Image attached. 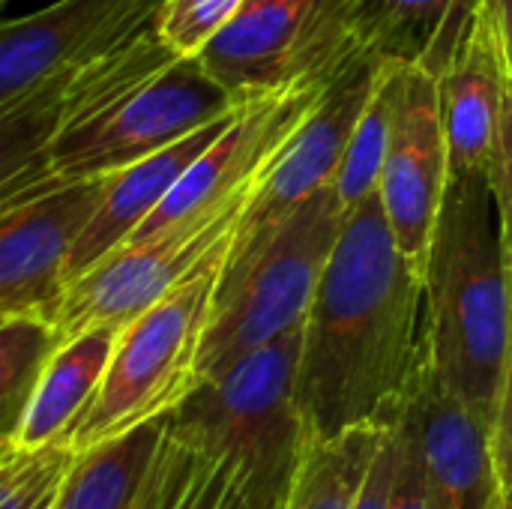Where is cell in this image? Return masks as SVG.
I'll use <instances>...</instances> for the list:
<instances>
[{"label": "cell", "instance_id": "d4e9b609", "mask_svg": "<svg viewBox=\"0 0 512 509\" xmlns=\"http://www.w3.org/2000/svg\"><path fill=\"white\" fill-rule=\"evenodd\" d=\"M243 3L246 0H165L156 27L180 57H198Z\"/></svg>", "mask_w": 512, "mask_h": 509}, {"label": "cell", "instance_id": "ac0fdd59", "mask_svg": "<svg viewBox=\"0 0 512 509\" xmlns=\"http://www.w3.org/2000/svg\"><path fill=\"white\" fill-rule=\"evenodd\" d=\"M345 6L369 54L441 72L480 0H345Z\"/></svg>", "mask_w": 512, "mask_h": 509}, {"label": "cell", "instance_id": "5b68a950", "mask_svg": "<svg viewBox=\"0 0 512 509\" xmlns=\"http://www.w3.org/2000/svg\"><path fill=\"white\" fill-rule=\"evenodd\" d=\"M342 222L345 210L330 183L291 216L240 282L216 291L201 342V381L219 378L246 354L306 324Z\"/></svg>", "mask_w": 512, "mask_h": 509}, {"label": "cell", "instance_id": "83f0119b", "mask_svg": "<svg viewBox=\"0 0 512 509\" xmlns=\"http://www.w3.org/2000/svg\"><path fill=\"white\" fill-rule=\"evenodd\" d=\"M393 474H396V429L393 423L387 426L381 447L372 459L369 477L357 495L354 509H387L390 504V489H393Z\"/></svg>", "mask_w": 512, "mask_h": 509}, {"label": "cell", "instance_id": "9a60e30c", "mask_svg": "<svg viewBox=\"0 0 512 509\" xmlns=\"http://www.w3.org/2000/svg\"><path fill=\"white\" fill-rule=\"evenodd\" d=\"M510 69L489 0H480L453 57L438 72L441 117L453 174L486 171Z\"/></svg>", "mask_w": 512, "mask_h": 509}, {"label": "cell", "instance_id": "f1b7e54d", "mask_svg": "<svg viewBox=\"0 0 512 509\" xmlns=\"http://www.w3.org/2000/svg\"><path fill=\"white\" fill-rule=\"evenodd\" d=\"M510 255V279H512V252ZM495 462H498V477H507L512 471V333L510 354H507V375H504V396H501V414L495 426Z\"/></svg>", "mask_w": 512, "mask_h": 509}, {"label": "cell", "instance_id": "484cf974", "mask_svg": "<svg viewBox=\"0 0 512 509\" xmlns=\"http://www.w3.org/2000/svg\"><path fill=\"white\" fill-rule=\"evenodd\" d=\"M390 423L396 429V474H393L387 509H432L429 507V486H426L423 441H420V429H417V420H414V411H411L405 393H402Z\"/></svg>", "mask_w": 512, "mask_h": 509}, {"label": "cell", "instance_id": "7402d4cb", "mask_svg": "<svg viewBox=\"0 0 512 509\" xmlns=\"http://www.w3.org/2000/svg\"><path fill=\"white\" fill-rule=\"evenodd\" d=\"M399 60H384L375 90L351 132L348 150L336 171V195L345 213L357 210L363 201L378 195L384 159L393 129V75Z\"/></svg>", "mask_w": 512, "mask_h": 509}, {"label": "cell", "instance_id": "603a6c76", "mask_svg": "<svg viewBox=\"0 0 512 509\" xmlns=\"http://www.w3.org/2000/svg\"><path fill=\"white\" fill-rule=\"evenodd\" d=\"M81 453L69 444L0 441V509H57Z\"/></svg>", "mask_w": 512, "mask_h": 509}, {"label": "cell", "instance_id": "8fae6325", "mask_svg": "<svg viewBox=\"0 0 512 509\" xmlns=\"http://www.w3.org/2000/svg\"><path fill=\"white\" fill-rule=\"evenodd\" d=\"M111 177L99 174L0 198V315L57 318L72 249L96 216Z\"/></svg>", "mask_w": 512, "mask_h": 509}, {"label": "cell", "instance_id": "4316f807", "mask_svg": "<svg viewBox=\"0 0 512 509\" xmlns=\"http://www.w3.org/2000/svg\"><path fill=\"white\" fill-rule=\"evenodd\" d=\"M486 177H489V189H492V198H495L504 249L512 252V75L507 81L504 108H501L492 156H489V165H486Z\"/></svg>", "mask_w": 512, "mask_h": 509}, {"label": "cell", "instance_id": "f546056e", "mask_svg": "<svg viewBox=\"0 0 512 509\" xmlns=\"http://www.w3.org/2000/svg\"><path fill=\"white\" fill-rule=\"evenodd\" d=\"M495 21H498V33H501V45H504V57H507V69L512 75V0H489Z\"/></svg>", "mask_w": 512, "mask_h": 509}, {"label": "cell", "instance_id": "277c9868", "mask_svg": "<svg viewBox=\"0 0 512 509\" xmlns=\"http://www.w3.org/2000/svg\"><path fill=\"white\" fill-rule=\"evenodd\" d=\"M225 261L228 252L216 255L144 315L120 327L105 378L81 414L69 447L90 453L165 420L201 384V342Z\"/></svg>", "mask_w": 512, "mask_h": 509}, {"label": "cell", "instance_id": "d6a6232c", "mask_svg": "<svg viewBox=\"0 0 512 509\" xmlns=\"http://www.w3.org/2000/svg\"><path fill=\"white\" fill-rule=\"evenodd\" d=\"M495 509H512V501L504 495V492H501V501H498V507Z\"/></svg>", "mask_w": 512, "mask_h": 509}, {"label": "cell", "instance_id": "5bb4252c", "mask_svg": "<svg viewBox=\"0 0 512 509\" xmlns=\"http://www.w3.org/2000/svg\"><path fill=\"white\" fill-rule=\"evenodd\" d=\"M414 411L432 509H495L501 501V477L495 462L492 429L468 411L438 378L426 342L420 336L417 366L405 387Z\"/></svg>", "mask_w": 512, "mask_h": 509}, {"label": "cell", "instance_id": "7c38bea8", "mask_svg": "<svg viewBox=\"0 0 512 509\" xmlns=\"http://www.w3.org/2000/svg\"><path fill=\"white\" fill-rule=\"evenodd\" d=\"M450 177L438 72L423 63H399L393 75V129L378 198L399 249L420 273H426Z\"/></svg>", "mask_w": 512, "mask_h": 509}, {"label": "cell", "instance_id": "2e32d148", "mask_svg": "<svg viewBox=\"0 0 512 509\" xmlns=\"http://www.w3.org/2000/svg\"><path fill=\"white\" fill-rule=\"evenodd\" d=\"M243 105V102H240ZM237 105V108H240ZM237 108L204 129L192 132L189 138L117 171L108 183V192L90 219L87 231L72 249L69 270H66V288L81 279L87 270H93L102 258H108L114 249H120L150 216L153 210L165 201V195L177 186V180L186 174V168L216 141V135L234 120Z\"/></svg>", "mask_w": 512, "mask_h": 509}, {"label": "cell", "instance_id": "8992f818", "mask_svg": "<svg viewBox=\"0 0 512 509\" xmlns=\"http://www.w3.org/2000/svg\"><path fill=\"white\" fill-rule=\"evenodd\" d=\"M237 105L240 102L225 93L195 57H180L147 84L120 96L99 117L57 138L33 174L0 189V198L69 180L117 174L231 114Z\"/></svg>", "mask_w": 512, "mask_h": 509}, {"label": "cell", "instance_id": "30bf717a", "mask_svg": "<svg viewBox=\"0 0 512 509\" xmlns=\"http://www.w3.org/2000/svg\"><path fill=\"white\" fill-rule=\"evenodd\" d=\"M177 60L180 54L162 39L153 21L120 48L60 69L9 108H0V189L33 174L57 138L99 117L120 96L147 84Z\"/></svg>", "mask_w": 512, "mask_h": 509}, {"label": "cell", "instance_id": "ffe728a7", "mask_svg": "<svg viewBox=\"0 0 512 509\" xmlns=\"http://www.w3.org/2000/svg\"><path fill=\"white\" fill-rule=\"evenodd\" d=\"M387 426L348 429L312 441L279 509H354Z\"/></svg>", "mask_w": 512, "mask_h": 509}, {"label": "cell", "instance_id": "9c48e42d", "mask_svg": "<svg viewBox=\"0 0 512 509\" xmlns=\"http://www.w3.org/2000/svg\"><path fill=\"white\" fill-rule=\"evenodd\" d=\"M381 66L384 60L375 54H363L360 60H354L324 93L312 117L291 135V141L273 159L237 225L219 291L231 288L255 267L273 237L318 189L336 183V171L348 150L351 132L375 90Z\"/></svg>", "mask_w": 512, "mask_h": 509}, {"label": "cell", "instance_id": "3957f363", "mask_svg": "<svg viewBox=\"0 0 512 509\" xmlns=\"http://www.w3.org/2000/svg\"><path fill=\"white\" fill-rule=\"evenodd\" d=\"M303 327L246 354L219 378L201 381L168 417V438L213 459L234 462L246 489L267 507H282L312 444L300 399Z\"/></svg>", "mask_w": 512, "mask_h": 509}, {"label": "cell", "instance_id": "6da1fadb", "mask_svg": "<svg viewBox=\"0 0 512 509\" xmlns=\"http://www.w3.org/2000/svg\"><path fill=\"white\" fill-rule=\"evenodd\" d=\"M426 282L378 195L345 213L303 324L297 399L312 441L387 426L420 354Z\"/></svg>", "mask_w": 512, "mask_h": 509}, {"label": "cell", "instance_id": "52a82bcc", "mask_svg": "<svg viewBox=\"0 0 512 509\" xmlns=\"http://www.w3.org/2000/svg\"><path fill=\"white\" fill-rule=\"evenodd\" d=\"M369 54L345 0H246L195 57L237 102L312 75H339Z\"/></svg>", "mask_w": 512, "mask_h": 509}, {"label": "cell", "instance_id": "e0dca14e", "mask_svg": "<svg viewBox=\"0 0 512 509\" xmlns=\"http://www.w3.org/2000/svg\"><path fill=\"white\" fill-rule=\"evenodd\" d=\"M120 327H93L63 342L51 357L15 432L3 441L21 447L69 444L81 414L93 402L111 363Z\"/></svg>", "mask_w": 512, "mask_h": 509}, {"label": "cell", "instance_id": "d6986e66", "mask_svg": "<svg viewBox=\"0 0 512 509\" xmlns=\"http://www.w3.org/2000/svg\"><path fill=\"white\" fill-rule=\"evenodd\" d=\"M165 441V420L81 453L57 509H144Z\"/></svg>", "mask_w": 512, "mask_h": 509}, {"label": "cell", "instance_id": "cb8c5ba5", "mask_svg": "<svg viewBox=\"0 0 512 509\" xmlns=\"http://www.w3.org/2000/svg\"><path fill=\"white\" fill-rule=\"evenodd\" d=\"M237 474L240 468L234 462L204 459L171 441L165 432L144 509H219Z\"/></svg>", "mask_w": 512, "mask_h": 509}, {"label": "cell", "instance_id": "7a4b0ae2", "mask_svg": "<svg viewBox=\"0 0 512 509\" xmlns=\"http://www.w3.org/2000/svg\"><path fill=\"white\" fill-rule=\"evenodd\" d=\"M486 171L453 174L426 261L423 342L444 387L492 435L512 333L510 255Z\"/></svg>", "mask_w": 512, "mask_h": 509}, {"label": "cell", "instance_id": "4dcf8cb0", "mask_svg": "<svg viewBox=\"0 0 512 509\" xmlns=\"http://www.w3.org/2000/svg\"><path fill=\"white\" fill-rule=\"evenodd\" d=\"M219 509H279V507H267V504H261L258 498H252V495H249V489H246L243 471H240V474H237V480H234V486L228 489V495H225V501H222V507Z\"/></svg>", "mask_w": 512, "mask_h": 509}, {"label": "cell", "instance_id": "ba28073f", "mask_svg": "<svg viewBox=\"0 0 512 509\" xmlns=\"http://www.w3.org/2000/svg\"><path fill=\"white\" fill-rule=\"evenodd\" d=\"M264 174L186 225L168 228L138 243H123L93 270L75 279L66 288V297L54 318L63 342L105 324L126 327L153 303H159L171 288L198 273L207 261L231 252L237 225L252 204Z\"/></svg>", "mask_w": 512, "mask_h": 509}, {"label": "cell", "instance_id": "44dd1931", "mask_svg": "<svg viewBox=\"0 0 512 509\" xmlns=\"http://www.w3.org/2000/svg\"><path fill=\"white\" fill-rule=\"evenodd\" d=\"M63 336L54 321L39 315H0V417L9 438L30 405Z\"/></svg>", "mask_w": 512, "mask_h": 509}, {"label": "cell", "instance_id": "1f68e13d", "mask_svg": "<svg viewBox=\"0 0 512 509\" xmlns=\"http://www.w3.org/2000/svg\"><path fill=\"white\" fill-rule=\"evenodd\" d=\"M501 492H504V495L512 501V471L507 474V477H501Z\"/></svg>", "mask_w": 512, "mask_h": 509}, {"label": "cell", "instance_id": "4fadbf2b", "mask_svg": "<svg viewBox=\"0 0 512 509\" xmlns=\"http://www.w3.org/2000/svg\"><path fill=\"white\" fill-rule=\"evenodd\" d=\"M165 0H60L0 30V108L60 69L90 63L159 18Z\"/></svg>", "mask_w": 512, "mask_h": 509}]
</instances>
